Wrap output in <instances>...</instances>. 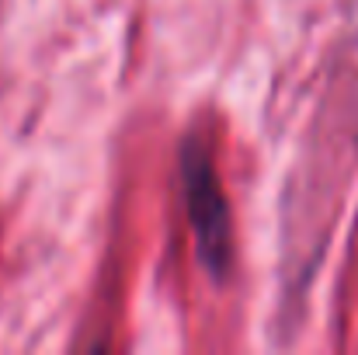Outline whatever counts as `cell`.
Masks as SVG:
<instances>
[{
	"instance_id": "6da1fadb",
	"label": "cell",
	"mask_w": 358,
	"mask_h": 355,
	"mask_svg": "<svg viewBox=\"0 0 358 355\" xmlns=\"http://www.w3.org/2000/svg\"><path fill=\"white\" fill-rule=\"evenodd\" d=\"M181 185H185V202H188V220L195 230L199 258L213 279H223L234 261L230 206L220 188L209 150L195 139H185V146H181Z\"/></svg>"
}]
</instances>
